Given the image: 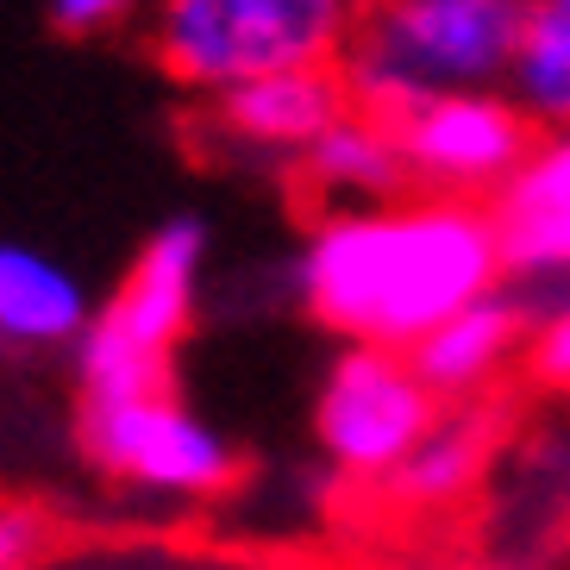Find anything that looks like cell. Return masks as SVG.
Returning a JSON list of instances; mask_svg holds the SVG:
<instances>
[{
  "label": "cell",
  "instance_id": "cell-4",
  "mask_svg": "<svg viewBox=\"0 0 570 570\" xmlns=\"http://www.w3.org/2000/svg\"><path fill=\"white\" fill-rule=\"evenodd\" d=\"M207 276V219L169 214L145 245L119 288L95 307L76 352V389L82 395H145L176 383V345L195 326Z\"/></svg>",
  "mask_w": 570,
  "mask_h": 570
},
{
  "label": "cell",
  "instance_id": "cell-1",
  "mask_svg": "<svg viewBox=\"0 0 570 570\" xmlns=\"http://www.w3.org/2000/svg\"><path fill=\"white\" fill-rule=\"evenodd\" d=\"M295 302L345 345L407 352L464 302L508 283L489 202L402 195L376 207H333L295 252Z\"/></svg>",
  "mask_w": 570,
  "mask_h": 570
},
{
  "label": "cell",
  "instance_id": "cell-12",
  "mask_svg": "<svg viewBox=\"0 0 570 570\" xmlns=\"http://www.w3.org/2000/svg\"><path fill=\"white\" fill-rule=\"evenodd\" d=\"M295 164H302L307 188H314L320 202H333V207H376V202L414 195L407 164H402V151H395V138H389V126L376 114H364V107H352L345 119H333Z\"/></svg>",
  "mask_w": 570,
  "mask_h": 570
},
{
  "label": "cell",
  "instance_id": "cell-3",
  "mask_svg": "<svg viewBox=\"0 0 570 570\" xmlns=\"http://www.w3.org/2000/svg\"><path fill=\"white\" fill-rule=\"evenodd\" d=\"M364 0H151L145 45L188 95L264 76V69L338 63Z\"/></svg>",
  "mask_w": 570,
  "mask_h": 570
},
{
  "label": "cell",
  "instance_id": "cell-5",
  "mask_svg": "<svg viewBox=\"0 0 570 570\" xmlns=\"http://www.w3.org/2000/svg\"><path fill=\"white\" fill-rule=\"evenodd\" d=\"M76 445L101 476L132 483L145 495H169V502H207L226 495L238 476L233 439L214 420L169 389H145V395H82L76 402Z\"/></svg>",
  "mask_w": 570,
  "mask_h": 570
},
{
  "label": "cell",
  "instance_id": "cell-7",
  "mask_svg": "<svg viewBox=\"0 0 570 570\" xmlns=\"http://www.w3.org/2000/svg\"><path fill=\"white\" fill-rule=\"evenodd\" d=\"M439 395L420 383L407 352L345 345L314 395V439L326 464L352 483H389L420 439L433 433Z\"/></svg>",
  "mask_w": 570,
  "mask_h": 570
},
{
  "label": "cell",
  "instance_id": "cell-17",
  "mask_svg": "<svg viewBox=\"0 0 570 570\" xmlns=\"http://www.w3.org/2000/svg\"><path fill=\"white\" fill-rule=\"evenodd\" d=\"M45 514L38 508H0V570H32L45 558Z\"/></svg>",
  "mask_w": 570,
  "mask_h": 570
},
{
  "label": "cell",
  "instance_id": "cell-9",
  "mask_svg": "<svg viewBox=\"0 0 570 570\" xmlns=\"http://www.w3.org/2000/svg\"><path fill=\"white\" fill-rule=\"evenodd\" d=\"M527 333H533V302L520 288L495 283L489 295L458 307L452 320H439L433 333H420L407 345V364L420 370V383L433 389L439 402H470L520 364Z\"/></svg>",
  "mask_w": 570,
  "mask_h": 570
},
{
  "label": "cell",
  "instance_id": "cell-13",
  "mask_svg": "<svg viewBox=\"0 0 570 570\" xmlns=\"http://www.w3.org/2000/svg\"><path fill=\"white\" fill-rule=\"evenodd\" d=\"M489 445H495V414H483V407H464L452 420L439 414L433 433L420 439L407 464L389 476V489L414 508H445L464 489H476V476L489 470Z\"/></svg>",
  "mask_w": 570,
  "mask_h": 570
},
{
  "label": "cell",
  "instance_id": "cell-10",
  "mask_svg": "<svg viewBox=\"0 0 570 570\" xmlns=\"http://www.w3.org/2000/svg\"><path fill=\"white\" fill-rule=\"evenodd\" d=\"M508 283L570 276V132H546L527 164L489 195Z\"/></svg>",
  "mask_w": 570,
  "mask_h": 570
},
{
  "label": "cell",
  "instance_id": "cell-15",
  "mask_svg": "<svg viewBox=\"0 0 570 570\" xmlns=\"http://www.w3.org/2000/svg\"><path fill=\"white\" fill-rule=\"evenodd\" d=\"M520 370H527V383H533L539 395H570V302L533 314Z\"/></svg>",
  "mask_w": 570,
  "mask_h": 570
},
{
  "label": "cell",
  "instance_id": "cell-2",
  "mask_svg": "<svg viewBox=\"0 0 570 570\" xmlns=\"http://www.w3.org/2000/svg\"><path fill=\"white\" fill-rule=\"evenodd\" d=\"M520 45V0H364L345 45V82L364 114L445 88H508Z\"/></svg>",
  "mask_w": 570,
  "mask_h": 570
},
{
  "label": "cell",
  "instance_id": "cell-16",
  "mask_svg": "<svg viewBox=\"0 0 570 570\" xmlns=\"http://www.w3.org/2000/svg\"><path fill=\"white\" fill-rule=\"evenodd\" d=\"M45 13L69 38H107V32H126L132 19L151 13V0H45Z\"/></svg>",
  "mask_w": 570,
  "mask_h": 570
},
{
  "label": "cell",
  "instance_id": "cell-6",
  "mask_svg": "<svg viewBox=\"0 0 570 570\" xmlns=\"http://www.w3.org/2000/svg\"><path fill=\"white\" fill-rule=\"evenodd\" d=\"M383 126L407 164L414 195H464V202H489L546 138L539 119L508 88L420 95V101L395 107Z\"/></svg>",
  "mask_w": 570,
  "mask_h": 570
},
{
  "label": "cell",
  "instance_id": "cell-11",
  "mask_svg": "<svg viewBox=\"0 0 570 570\" xmlns=\"http://www.w3.org/2000/svg\"><path fill=\"white\" fill-rule=\"evenodd\" d=\"M95 320L82 276L69 264H57L38 245H0V345L19 352H57L76 345Z\"/></svg>",
  "mask_w": 570,
  "mask_h": 570
},
{
  "label": "cell",
  "instance_id": "cell-14",
  "mask_svg": "<svg viewBox=\"0 0 570 570\" xmlns=\"http://www.w3.org/2000/svg\"><path fill=\"white\" fill-rule=\"evenodd\" d=\"M508 95L539 119V132H570V0H520Z\"/></svg>",
  "mask_w": 570,
  "mask_h": 570
},
{
  "label": "cell",
  "instance_id": "cell-8",
  "mask_svg": "<svg viewBox=\"0 0 570 570\" xmlns=\"http://www.w3.org/2000/svg\"><path fill=\"white\" fill-rule=\"evenodd\" d=\"M345 63H307V69H264L245 82L207 95V126L238 151L264 157H302L333 119L352 114Z\"/></svg>",
  "mask_w": 570,
  "mask_h": 570
}]
</instances>
